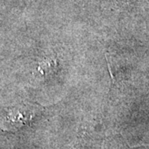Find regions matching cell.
<instances>
[{"label": "cell", "mask_w": 149, "mask_h": 149, "mask_svg": "<svg viewBox=\"0 0 149 149\" xmlns=\"http://www.w3.org/2000/svg\"><path fill=\"white\" fill-rule=\"evenodd\" d=\"M31 112L27 106H19L13 108L5 119V123H9L12 126L20 127L22 124L31 118Z\"/></svg>", "instance_id": "obj_1"}, {"label": "cell", "mask_w": 149, "mask_h": 149, "mask_svg": "<svg viewBox=\"0 0 149 149\" xmlns=\"http://www.w3.org/2000/svg\"><path fill=\"white\" fill-rule=\"evenodd\" d=\"M55 61L52 59H45L42 62H41L38 67V70L41 74H47L51 73L53 70Z\"/></svg>", "instance_id": "obj_2"}]
</instances>
